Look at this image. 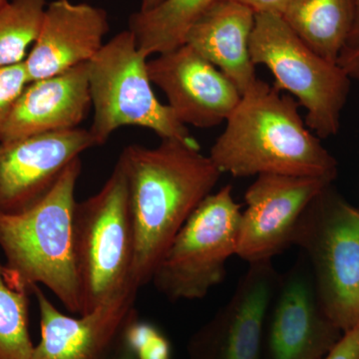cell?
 <instances>
[{
    "label": "cell",
    "instance_id": "obj_1",
    "mask_svg": "<svg viewBox=\"0 0 359 359\" xmlns=\"http://www.w3.org/2000/svg\"><path fill=\"white\" fill-rule=\"evenodd\" d=\"M118 162L128 185L134 230L132 283H151L161 259L189 217L218 183L221 172L199 144L162 140L127 146Z\"/></svg>",
    "mask_w": 359,
    "mask_h": 359
},
{
    "label": "cell",
    "instance_id": "obj_2",
    "mask_svg": "<svg viewBox=\"0 0 359 359\" xmlns=\"http://www.w3.org/2000/svg\"><path fill=\"white\" fill-rule=\"evenodd\" d=\"M299 108L294 97L257 79L224 122L210 152L212 163L236 178L278 174L334 182L337 161Z\"/></svg>",
    "mask_w": 359,
    "mask_h": 359
},
{
    "label": "cell",
    "instance_id": "obj_3",
    "mask_svg": "<svg viewBox=\"0 0 359 359\" xmlns=\"http://www.w3.org/2000/svg\"><path fill=\"white\" fill-rule=\"evenodd\" d=\"M81 170V158H77L39 202L16 214H0V249L6 268L30 289L44 285L77 314L75 190Z\"/></svg>",
    "mask_w": 359,
    "mask_h": 359
},
{
    "label": "cell",
    "instance_id": "obj_4",
    "mask_svg": "<svg viewBox=\"0 0 359 359\" xmlns=\"http://www.w3.org/2000/svg\"><path fill=\"white\" fill-rule=\"evenodd\" d=\"M93 109L90 134L102 146L123 127L154 132L162 140L198 145L167 104L160 102L148 72V58L129 29L105 42L87 63Z\"/></svg>",
    "mask_w": 359,
    "mask_h": 359
},
{
    "label": "cell",
    "instance_id": "obj_5",
    "mask_svg": "<svg viewBox=\"0 0 359 359\" xmlns=\"http://www.w3.org/2000/svg\"><path fill=\"white\" fill-rule=\"evenodd\" d=\"M74 255L79 316L134 285L133 222L126 176L118 161L102 188L77 202Z\"/></svg>",
    "mask_w": 359,
    "mask_h": 359
},
{
    "label": "cell",
    "instance_id": "obj_6",
    "mask_svg": "<svg viewBox=\"0 0 359 359\" xmlns=\"http://www.w3.org/2000/svg\"><path fill=\"white\" fill-rule=\"evenodd\" d=\"M321 306L340 332L359 323V209L330 186L309 204L292 236Z\"/></svg>",
    "mask_w": 359,
    "mask_h": 359
},
{
    "label": "cell",
    "instance_id": "obj_7",
    "mask_svg": "<svg viewBox=\"0 0 359 359\" xmlns=\"http://www.w3.org/2000/svg\"><path fill=\"white\" fill-rule=\"evenodd\" d=\"M250 51L255 65L271 71L276 88L306 109L304 121L318 138L339 133L351 90L346 71L309 48L278 13H256Z\"/></svg>",
    "mask_w": 359,
    "mask_h": 359
},
{
    "label": "cell",
    "instance_id": "obj_8",
    "mask_svg": "<svg viewBox=\"0 0 359 359\" xmlns=\"http://www.w3.org/2000/svg\"><path fill=\"white\" fill-rule=\"evenodd\" d=\"M241 205L226 185L192 212L153 275L156 290L171 302L204 299L223 282L226 264L237 256Z\"/></svg>",
    "mask_w": 359,
    "mask_h": 359
},
{
    "label": "cell",
    "instance_id": "obj_9",
    "mask_svg": "<svg viewBox=\"0 0 359 359\" xmlns=\"http://www.w3.org/2000/svg\"><path fill=\"white\" fill-rule=\"evenodd\" d=\"M344 332L321 306L308 261L299 255L271 301L259 359H321Z\"/></svg>",
    "mask_w": 359,
    "mask_h": 359
},
{
    "label": "cell",
    "instance_id": "obj_10",
    "mask_svg": "<svg viewBox=\"0 0 359 359\" xmlns=\"http://www.w3.org/2000/svg\"><path fill=\"white\" fill-rule=\"evenodd\" d=\"M332 182L311 177L263 174L245 194L237 256L248 264L271 261L292 245V236L309 204Z\"/></svg>",
    "mask_w": 359,
    "mask_h": 359
},
{
    "label": "cell",
    "instance_id": "obj_11",
    "mask_svg": "<svg viewBox=\"0 0 359 359\" xmlns=\"http://www.w3.org/2000/svg\"><path fill=\"white\" fill-rule=\"evenodd\" d=\"M280 276L271 261L250 264L229 302L191 337L189 359H259Z\"/></svg>",
    "mask_w": 359,
    "mask_h": 359
},
{
    "label": "cell",
    "instance_id": "obj_12",
    "mask_svg": "<svg viewBox=\"0 0 359 359\" xmlns=\"http://www.w3.org/2000/svg\"><path fill=\"white\" fill-rule=\"evenodd\" d=\"M98 147L89 130L34 135L0 143V214L39 202L73 161Z\"/></svg>",
    "mask_w": 359,
    "mask_h": 359
},
{
    "label": "cell",
    "instance_id": "obj_13",
    "mask_svg": "<svg viewBox=\"0 0 359 359\" xmlns=\"http://www.w3.org/2000/svg\"><path fill=\"white\" fill-rule=\"evenodd\" d=\"M148 72L186 127L209 129L226 122L242 96L221 70L188 44L148 60Z\"/></svg>",
    "mask_w": 359,
    "mask_h": 359
},
{
    "label": "cell",
    "instance_id": "obj_14",
    "mask_svg": "<svg viewBox=\"0 0 359 359\" xmlns=\"http://www.w3.org/2000/svg\"><path fill=\"white\" fill-rule=\"evenodd\" d=\"M138 287L130 285L94 311L72 318L61 313L39 285L32 287L40 316L41 339L32 359H108L127 327L139 318Z\"/></svg>",
    "mask_w": 359,
    "mask_h": 359
},
{
    "label": "cell",
    "instance_id": "obj_15",
    "mask_svg": "<svg viewBox=\"0 0 359 359\" xmlns=\"http://www.w3.org/2000/svg\"><path fill=\"white\" fill-rule=\"evenodd\" d=\"M108 32L107 13L101 7L70 0L49 2L25 60L29 82L86 65L105 44Z\"/></svg>",
    "mask_w": 359,
    "mask_h": 359
},
{
    "label": "cell",
    "instance_id": "obj_16",
    "mask_svg": "<svg viewBox=\"0 0 359 359\" xmlns=\"http://www.w3.org/2000/svg\"><path fill=\"white\" fill-rule=\"evenodd\" d=\"M91 108L87 63L29 82L14 104L0 143L80 128Z\"/></svg>",
    "mask_w": 359,
    "mask_h": 359
},
{
    "label": "cell",
    "instance_id": "obj_17",
    "mask_svg": "<svg viewBox=\"0 0 359 359\" xmlns=\"http://www.w3.org/2000/svg\"><path fill=\"white\" fill-rule=\"evenodd\" d=\"M256 13L235 0H218L191 25L185 44L216 66L245 93L259 78L250 42Z\"/></svg>",
    "mask_w": 359,
    "mask_h": 359
},
{
    "label": "cell",
    "instance_id": "obj_18",
    "mask_svg": "<svg viewBox=\"0 0 359 359\" xmlns=\"http://www.w3.org/2000/svg\"><path fill=\"white\" fill-rule=\"evenodd\" d=\"M355 0H290L280 15L321 57L337 63L353 33Z\"/></svg>",
    "mask_w": 359,
    "mask_h": 359
},
{
    "label": "cell",
    "instance_id": "obj_19",
    "mask_svg": "<svg viewBox=\"0 0 359 359\" xmlns=\"http://www.w3.org/2000/svg\"><path fill=\"white\" fill-rule=\"evenodd\" d=\"M216 1L165 0L154 9L132 14L128 29L146 57L159 55L185 44L189 28Z\"/></svg>",
    "mask_w": 359,
    "mask_h": 359
},
{
    "label": "cell",
    "instance_id": "obj_20",
    "mask_svg": "<svg viewBox=\"0 0 359 359\" xmlns=\"http://www.w3.org/2000/svg\"><path fill=\"white\" fill-rule=\"evenodd\" d=\"M32 289L0 263V359H32L34 344L28 325Z\"/></svg>",
    "mask_w": 359,
    "mask_h": 359
},
{
    "label": "cell",
    "instance_id": "obj_21",
    "mask_svg": "<svg viewBox=\"0 0 359 359\" xmlns=\"http://www.w3.org/2000/svg\"><path fill=\"white\" fill-rule=\"evenodd\" d=\"M48 0H8L0 8V66L25 62L36 40Z\"/></svg>",
    "mask_w": 359,
    "mask_h": 359
},
{
    "label": "cell",
    "instance_id": "obj_22",
    "mask_svg": "<svg viewBox=\"0 0 359 359\" xmlns=\"http://www.w3.org/2000/svg\"><path fill=\"white\" fill-rule=\"evenodd\" d=\"M127 334L139 359H173L171 342L152 323L138 318L129 325Z\"/></svg>",
    "mask_w": 359,
    "mask_h": 359
},
{
    "label": "cell",
    "instance_id": "obj_23",
    "mask_svg": "<svg viewBox=\"0 0 359 359\" xmlns=\"http://www.w3.org/2000/svg\"><path fill=\"white\" fill-rule=\"evenodd\" d=\"M28 83L25 62L0 66V138L14 104Z\"/></svg>",
    "mask_w": 359,
    "mask_h": 359
},
{
    "label": "cell",
    "instance_id": "obj_24",
    "mask_svg": "<svg viewBox=\"0 0 359 359\" xmlns=\"http://www.w3.org/2000/svg\"><path fill=\"white\" fill-rule=\"evenodd\" d=\"M321 359H359V323L344 332L334 347Z\"/></svg>",
    "mask_w": 359,
    "mask_h": 359
},
{
    "label": "cell",
    "instance_id": "obj_25",
    "mask_svg": "<svg viewBox=\"0 0 359 359\" xmlns=\"http://www.w3.org/2000/svg\"><path fill=\"white\" fill-rule=\"evenodd\" d=\"M337 65L346 71L351 80L355 79L359 81V40L344 48L340 54Z\"/></svg>",
    "mask_w": 359,
    "mask_h": 359
},
{
    "label": "cell",
    "instance_id": "obj_26",
    "mask_svg": "<svg viewBox=\"0 0 359 359\" xmlns=\"http://www.w3.org/2000/svg\"><path fill=\"white\" fill-rule=\"evenodd\" d=\"M249 6L256 13H271L282 14L290 0H235Z\"/></svg>",
    "mask_w": 359,
    "mask_h": 359
},
{
    "label": "cell",
    "instance_id": "obj_27",
    "mask_svg": "<svg viewBox=\"0 0 359 359\" xmlns=\"http://www.w3.org/2000/svg\"><path fill=\"white\" fill-rule=\"evenodd\" d=\"M128 327L123 332L108 359H139L133 346L130 342L128 334H127Z\"/></svg>",
    "mask_w": 359,
    "mask_h": 359
},
{
    "label": "cell",
    "instance_id": "obj_28",
    "mask_svg": "<svg viewBox=\"0 0 359 359\" xmlns=\"http://www.w3.org/2000/svg\"><path fill=\"white\" fill-rule=\"evenodd\" d=\"M355 20H354L353 30L346 46L355 43V42H358L359 40V0H355Z\"/></svg>",
    "mask_w": 359,
    "mask_h": 359
},
{
    "label": "cell",
    "instance_id": "obj_29",
    "mask_svg": "<svg viewBox=\"0 0 359 359\" xmlns=\"http://www.w3.org/2000/svg\"><path fill=\"white\" fill-rule=\"evenodd\" d=\"M165 0H140V8L139 11H148L154 9L155 7L160 6Z\"/></svg>",
    "mask_w": 359,
    "mask_h": 359
},
{
    "label": "cell",
    "instance_id": "obj_30",
    "mask_svg": "<svg viewBox=\"0 0 359 359\" xmlns=\"http://www.w3.org/2000/svg\"><path fill=\"white\" fill-rule=\"evenodd\" d=\"M7 2H8V0H0V8H1L2 6H6Z\"/></svg>",
    "mask_w": 359,
    "mask_h": 359
}]
</instances>
